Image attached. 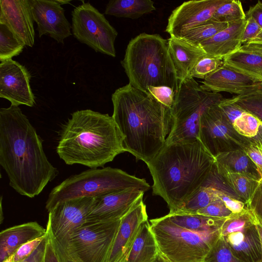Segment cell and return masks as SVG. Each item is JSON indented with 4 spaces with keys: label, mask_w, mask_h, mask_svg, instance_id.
<instances>
[{
    "label": "cell",
    "mask_w": 262,
    "mask_h": 262,
    "mask_svg": "<svg viewBox=\"0 0 262 262\" xmlns=\"http://www.w3.org/2000/svg\"><path fill=\"white\" fill-rule=\"evenodd\" d=\"M42 142L18 106L0 109V164L10 186L30 198L38 195L58 174Z\"/></svg>",
    "instance_id": "1"
},
{
    "label": "cell",
    "mask_w": 262,
    "mask_h": 262,
    "mask_svg": "<svg viewBox=\"0 0 262 262\" xmlns=\"http://www.w3.org/2000/svg\"><path fill=\"white\" fill-rule=\"evenodd\" d=\"M112 117L126 151L146 164L165 145L172 123L171 108L129 83L112 95Z\"/></svg>",
    "instance_id": "2"
},
{
    "label": "cell",
    "mask_w": 262,
    "mask_h": 262,
    "mask_svg": "<svg viewBox=\"0 0 262 262\" xmlns=\"http://www.w3.org/2000/svg\"><path fill=\"white\" fill-rule=\"evenodd\" d=\"M214 164L215 158L198 139L165 144L146 164L152 194L166 202L169 213H174L204 184Z\"/></svg>",
    "instance_id": "3"
},
{
    "label": "cell",
    "mask_w": 262,
    "mask_h": 262,
    "mask_svg": "<svg viewBox=\"0 0 262 262\" xmlns=\"http://www.w3.org/2000/svg\"><path fill=\"white\" fill-rule=\"evenodd\" d=\"M56 151L67 165L97 168L126 151L112 116L87 109L73 113L62 125Z\"/></svg>",
    "instance_id": "4"
},
{
    "label": "cell",
    "mask_w": 262,
    "mask_h": 262,
    "mask_svg": "<svg viewBox=\"0 0 262 262\" xmlns=\"http://www.w3.org/2000/svg\"><path fill=\"white\" fill-rule=\"evenodd\" d=\"M121 63L134 88L146 92L149 86H167L177 94L180 82L168 40L159 34L142 33L132 38Z\"/></svg>",
    "instance_id": "5"
},
{
    "label": "cell",
    "mask_w": 262,
    "mask_h": 262,
    "mask_svg": "<svg viewBox=\"0 0 262 262\" xmlns=\"http://www.w3.org/2000/svg\"><path fill=\"white\" fill-rule=\"evenodd\" d=\"M150 186L144 179L118 168H90L73 175L53 188L49 194L46 209L49 212L58 203L76 198H95L130 188L144 192Z\"/></svg>",
    "instance_id": "6"
},
{
    "label": "cell",
    "mask_w": 262,
    "mask_h": 262,
    "mask_svg": "<svg viewBox=\"0 0 262 262\" xmlns=\"http://www.w3.org/2000/svg\"><path fill=\"white\" fill-rule=\"evenodd\" d=\"M120 222H86L60 241L52 235L60 262H108Z\"/></svg>",
    "instance_id": "7"
},
{
    "label": "cell",
    "mask_w": 262,
    "mask_h": 262,
    "mask_svg": "<svg viewBox=\"0 0 262 262\" xmlns=\"http://www.w3.org/2000/svg\"><path fill=\"white\" fill-rule=\"evenodd\" d=\"M159 253L168 262H203L221 235L196 232L172 222L167 215L150 221Z\"/></svg>",
    "instance_id": "8"
},
{
    "label": "cell",
    "mask_w": 262,
    "mask_h": 262,
    "mask_svg": "<svg viewBox=\"0 0 262 262\" xmlns=\"http://www.w3.org/2000/svg\"><path fill=\"white\" fill-rule=\"evenodd\" d=\"M223 99L220 93L202 89L192 77L180 82L171 108L172 123L165 144L198 139L202 115Z\"/></svg>",
    "instance_id": "9"
},
{
    "label": "cell",
    "mask_w": 262,
    "mask_h": 262,
    "mask_svg": "<svg viewBox=\"0 0 262 262\" xmlns=\"http://www.w3.org/2000/svg\"><path fill=\"white\" fill-rule=\"evenodd\" d=\"M72 31L74 36L96 52L116 57V29L103 14L89 2L82 3L72 11Z\"/></svg>",
    "instance_id": "10"
},
{
    "label": "cell",
    "mask_w": 262,
    "mask_h": 262,
    "mask_svg": "<svg viewBox=\"0 0 262 262\" xmlns=\"http://www.w3.org/2000/svg\"><path fill=\"white\" fill-rule=\"evenodd\" d=\"M257 222L253 213L246 208L227 217L221 229V235L233 253L244 262L261 261Z\"/></svg>",
    "instance_id": "11"
},
{
    "label": "cell",
    "mask_w": 262,
    "mask_h": 262,
    "mask_svg": "<svg viewBox=\"0 0 262 262\" xmlns=\"http://www.w3.org/2000/svg\"><path fill=\"white\" fill-rule=\"evenodd\" d=\"M198 139L214 158L224 152L244 150L250 141L234 129L218 104L210 107L202 115Z\"/></svg>",
    "instance_id": "12"
},
{
    "label": "cell",
    "mask_w": 262,
    "mask_h": 262,
    "mask_svg": "<svg viewBox=\"0 0 262 262\" xmlns=\"http://www.w3.org/2000/svg\"><path fill=\"white\" fill-rule=\"evenodd\" d=\"M94 198L84 197L58 203L48 214L47 224L54 238L60 241L86 222Z\"/></svg>",
    "instance_id": "13"
},
{
    "label": "cell",
    "mask_w": 262,
    "mask_h": 262,
    "mask_svg": "<svg viewBox=\"0 0 262 262\" xmlns=\"http://www.w3.org/2000/svg\"><path fill=\"white\" fill-rule=\"evenodd\" d=\"M31 75L25 67L12 59L1 61L0 97L12 105L33 107L35 97L30 86Z\"/></svg>",
    "instance_id": "14"
},
{
    "label": "cell",
    "mask_w": 262,
    "mask_h": 262,
    "mask_svg": "<svg viewBox=\"0 0 262 262\" xmlns=\"http://www.w3.org/2000/svg\"><path fill=\"white\" fill-rule=\"evenodd\" d=\"M226 0H194L176 8L168 17L165 31L181 38L187 31L210 20Z\"/></svg>",
    "instance_id": "15"
},
{
    "label": "cell",
    "mask_w": 262,
    "mask_h": 262,
    "mask_svg": "<svg viewBox=\"0 0 262 262\" xmlns=\"http://www.w3.org/2000/svg\"><path fill=\"white\" fill-rule=\"evenodd\" d=\"M34 21L37 24L38 36H49L58 43L72 35V26L64 15L59 1L29 0Z\"/></svg>",
    "instance_id": "16"
},
{
    "label": "cell",
    "mask_w": 262,
    "mask_h": 262,
    "mask_svg": "<svg viewBox=\"0 0 262 262\" xmlns=\"http://www.w3.org/2000/svg\"><path fill=\"white\" fill-rule=\"evenodd\" d=\"M144 192L139 188H130L94 198L86 222H106L121 220Z\"/></svg>",
    "instance_id": "17"
},
{
    "label": "cell",
    "mask_w": 262,
    "mask_h": 262,
    "mask_svg": "<svg viewBox=\"0 0 262 262\" xmlns=\"http://www.w3.org/2000/svg\"><path fill=\"white\" fill-rule=\"evenodd\" d=\"M34 21L29 0H0V24L30 47L35 41Z\"/></svg>",
    "instance_id": "18"
},
{
    "label": "cell",
    "mask_w": 262,
    "mask_h": 262,
    "mask_svg": "<svg viewBox=\"0 0 262 262\" xmlns=\"http://www.w3.org/2000/svg\"><path fill=\"white\" fill-rule=\"evenodd\" d=\"M143 196L121 219L108 262H117L126 258L140 226L148 220Z\"/></svg>",
    "instance_id": "19"
},
{
    "label": "cell",
    "mask_w": 262,
    "mask_h": 262,
    "mask_svg": "<svg viewBox=\"0 0 262 262\" xmlns=\"http://www.w3.org/2000/svg\"><path fill=\"white\" fill-rule=\"evenodd\" d=\"M201 82V87L208 91L216 93L225 92L239 95L253 90L262 81L224 63Z\"/></svg>",
    "instance_id": "20"
},
{
    "label": "cell",
    "mask_w": 262,
    "mask_h": 262,
    "mask_svg": "<svg viewBox=\"0 0 262 262\" xmlns=\"http://www.w3.org/2000/svg\"><path fill=\"white\" fill-rule=\"evenodd\" d=\"M246 23V19L229 23L226 28L201 42L199 47L207 55L223 59L235 52L242 46Z\"/></svg>",
    "instance_id": "21"
},
{
    "label": "cell",
    "mask_w": 262,
    "mask_h": 262,
    "mask_svg": "<svg viewBox=\"0 0 262 262\" xmlns=\"http://www.w3.org/2000/svg\"><path fill=\"white\" fill-rule=\"evenodd\" d=\"M47 230L36 222L7 228L0 233V262L13 255L25 243L46 234Z\"/></svg>",
    "instance_id": "22"
},
{
    "label": "cell",
    "mask_w": 262,
    "mask_h": 262,
    "mask_svg": "<svg viewBox=\"0 0 262 262\" xmlns=\"http://www.w3.org/2000/svg\"><path fill=\"white\" fill-rule=\"evenodd\" d=\"M169 54L179 82L190 76L193 68L207 55L200 47H195L181 38L170 37L167 39Z\"/></svg>",
    "instance_id": "23"
},
{
    "label": "cell",
    "mask_w": 262,
    "mask_h": 262,
    "mask_svg": "<svg viewBox=\"0 0 262 262\" xmlns=\"http://www.w3.org/2000/svg\"><path fill=\"white\" fill-rule=\"evenodd\" d=\"M223 61L233 69L262 81V46L242 45Z\"/></svg>",
    "instance_id": "24"
},
{
    "label": "cell",
    "mask_w": 262,
    "mask_h": 262,
    "mask_svg": "<svg viewBox=\"0 0 262 262\" xmlns=\"http://www.w3.org/2000/svg\"><path fill=\"white\" fill-rule=\"evenodd\" d=\"M215 166L221 175L241 173L259 181L261 180L255 165L243 149L219 154L215 157Z\"/></svg>",
    "instance_id": "25"
},
{
    "label": "cell",
    "mask_w": 262,
    "mask_h": 262,
    "mask_svg": "<svg viewBox=\"0 0 262 262\" xmlns=\"http://www.w3.org/2000/svg\"><path fill=\"white\" fill-rule=\"evenodd\" d=\"M158 254L157 243L147 220L140 226L125 262H154Z\"/></svg>",
    "instance_id": "26"
},
{
    "label": "cell",
    "mask_w": 262,
    "mask_h": 262,
    "mask_svg": "<svg viewBox=\"0 0 262 262\" xmlns=\"http://www.w3.org/2000/svg\"><path fill=\"white\" fill-rule=\"evenodd\" d=\"M155 10L154 2L151 0H111L106 5L104 13L136 19Z\"/></svg>",
    "instance_id": "27"
},
{
    "label": "cell",
    "mask_w": 262,
    "mask_h": 262,
    "mask_svg": "<svg viewBox=\"0 0 262 262\" xmlns=\"http://www.w3.org/2000/svg\"><path fill=\"white\" fill-rule=\"evenodd\" d=\"M176 224L196 232H214L221 230L226 218H218L198 214L168 213Z\"/></svg>",
    "instance_id": "28"
},
{
    "label": "cell",
    "mask_w": 262,
    "mask_h": 262,
    "mask_svg": "<svg viewBox=\"0 0 262 262\" xmlns=\"http://www.w3.org/2000/svg\"><path fill=\"white\" fill-rule=\"evenodd\" d=\"M223 193L225 192L210 186L202 185L177 212L173 213L196 214L200 209L220 199Z\"/></svg>",
    "instance_id": "29"
},
{
    "label": "cell",
    "mask_w": 262,
    "mask_h": 262,
    "mask_svg": "<svg viewBox=\"0 0 262 262\" xmlns=\"http://www.w3.org/2000/svg\"><path fill=\"white\" fill-rule=\"evenodd\" d=\"M221 176L246 205L251 199L259 183V181L241 173H228Z\"/></svg>",
    "instance_id": "30"
},
{
    "label": "cell",
    "mask_w": 262,
    "mask_h": 262,
    "mask_svg": "<svg viewBox=\"0 0 262 262\" xmlns=\"http://www.w3.org/2000/svg\"><path fill=\"white\" fill-rule=\"evenodd\" d=\"M228 26L227 23L210 19L187 31L181 38L191 45L199 47L201 42L210 38Z\"/></svg>",
    "instance_id": "31"
},
{
    "label": "cell",
    "mask_w": 262,
    "mask_h": 262,
    "mask_svg": "<svg viewBox=\"0 0 262 262\" xmlns=\"http://www.w3.org/2000/svg\"><path fill=\"white\" fill-rule=\"evenodd\" d=\"M230 102L262 122V82L253 90L229 98Z\"/></svg>",
    "instance_id": "32"
},
{
    "label": "cell",
    "mask_w": 262,
    "mask_h": 262,
    "mask_svg": "<svg viewBox=\"0 0 262 262\" xmlns=\"http://www.w3.org/2000/svg\"><path fill=\"white\" fill-rule=\"evenodd\" d=\"M25 43L5 25L0 24V61L12 59L23 51Z\"/></svg>",
    "instance_id": "33"
},
{
    "label": "cell",
    "mask_w": 262,
    "mask_h": 262,
    "mask_svg": "<svg viewBox=\"0 0 262 262\" xmlns=\"http://www.w3.org/2000/svg\"><path fill=\"white\" fill-rule=\"evenodd\" d=\"M245 19L246 13L239 1L226 0L216 9L211 19L229 23Z\"/></svg>",
    "instance_id": "34"
},
{
    "label": "cell",
    "mask_w": 262,
    "mask_h": 262,
    "mask_svg": "<svg viewBox=\"0 0 262 262\" xmlns=\"http://www.w3.org/2000/svg\"><path fill=\"white\" fill-rule=\"evenodd\" d=\"M203 262H244L232 252L220 235L205 256Z\"/></svg>",
    "instance_id": "35"
},
{
    "label": "cell",
    "mask_w": 262,
    "mask_h": 262,
    "mask_svg": "<svg viewBox=\"0 0 262 262\" xmlns=\"http://www.w3.org/2000/svg\"><path fill=\"white\" fill-rule=\"evenodd\" d=\"M234 129L241 135L252 138L256 136L262 122L257 117L245 112L233 123Z\"/></svg>",
    "instance_id": "36"
},
{
    "label": "cell",
    "mask_w": 262,
    "mask_h": 262,
    "mask_svg": "<svg viewBox=\"0 0 262 262\" xmlns=\"http://www.w3.org/2000/svg\"><path fill=\"white\" fill-rule=\"evenodd\" d=\"M224 64L223 59L206 55L196 63L190 73V76L204 79Z\"/></svg>",
    "instance_id": "37"
},
{
    "label": "cell",
    "mask_w": 262,
    "mask_h": 262,
    "mask_svg": "<svg viewBox=\"0 0 262 262\" xmlns=\"http://www.w3.org/2000/svg\"><path fill=\"white\" fill-rule=\"evenodd\" d=\"M246 20L242 45L262 46V27L250 16H246Z\"/></svg>",
    "instance_id": "38"
},
{
    "label": "cell",
    "mask_w": 262,
    "mask_h": 262,
    "mask_svg": "<svg viewBox=\"0 0 262 262\" xmlns=\"http://www.w3.org/2000/svg\"><path fill=\"white\" fill-rule=\"evenodd\" d=\"M146 92L169 108L172 106L177 95L172 88L167 86H149Z\"/></svg>",
    "instance_id": "39"
},
{
    "label": "cell",
    "mask_w": 262,
    "mask_h": 262,
    "mask_svg": "<svg viewBox=\"0 0 262 262\" xmlns=\"http://www.w3.org/2000/svg\"><path fill=\"white\" fill-rule=\"evenodd\" d=\"M196 214L213 217L227 218L232 213L227 208L224 202L220 199L200 209Z\"/></svg>",
    "instance_id": "40"
},
{
    "label": "cell",
    "mask_w": 262,
    "mask_h": 262,
    "mask_svg": "<svg viewBox=\"0 0 262 262\" xmlns=\"http://www.w3.org/2000/svg\"><path fill=\"white\" fill-rule=\"evenodd\" d=\"M249 139L244 151L255 165L262 180V141L255 137Z\"/></svg>",
    "instance_id": "41"
},
{
    "label": "cell",
    "mask_w": 262,
    "mask_h": 262,
    "mask_svg": "<svg viewBox=\"0 0 262 262\" xmlns=\"http://www.w3.org/2000/svg\"><path fill=\"white\" fill-rule=\"evenodd\" d=\"M46 236V234L21 246L13 254L12 262H20L29 257L37 249Z\"/></svg>",
    "instance_id": "42"
},
{
    "label": "cell",
    "mask_w": 262,
    "mask_h": 262,
    "mask_svg": "<svg viewBox=\"0 0 262 262\" xmlns=\"http://www.w3.org/2000/svg\"><path fill=\"white\" fill-rule=\"evenodd\" d=\"M246 207L250 210L256 216L258 221L262 225V180Z\"/></svg>",
    "instance_id": "43"
},
{
    "label": "cell",
    "mask_w": 262,
    "mask_h": 262,
    "mask_svg": "<svg viewBox=\"0 0 262 262\" xmlns=\"http://www.w3.org/2000/svg\"><path fill=\"white\" fill-rule=\"evenodd\" d=\"M218 106L232 124L245 112L238 106L230 102L229 99L224 98L219 102Z\"/></svg>",
    "instance_id": "44"
},
{
    "label": "cell",
    "mask_w": 262,
    "mask_h": 262,
    "mask_svg": "<svg viewBox=\"0 0 262 262\" xmlns=\"http://www.w3.org/2000/svg\"><path fill=\"white\" fill-rule=\"evenodd\" d=\"M220 199L233 214L241 213L247 208L245 203L226 193L220 196Z\"/></svg>",
    "instance_id": "45"
},
{
    "label": "cell",
    "mask_w": 262,
    "mask_h": 262,
    "mask_svg": "<svg viewBox=\"0 0 262 262\" xmlns=\"http://www.w3.org/2000/svg\"><path fill=\"white\" fill-rule=\"evenodd\" d=\"M47 238L43 262H60L53 246L49 226L47 224Z\"/></svg>",
    "instance_id": "46"
},
{
    "label": "cell",
    "mask_w": 262,
    "mask_h": 262,
    "mask_svg": "<svg viewBox=\"0 0 262 262\" xmlns=\"http://www.w3.org/2000/svg\"><path fill=\"white\" fill-rule=\"evenodd\" d=\"M46 236L32 254L25 260L20 262H43L46 243Z\"/></svg>",
    "instance_id": "47"
},
{
    "label": "cell",
    "mask_w": 262,
    "mask_h": 262,
    "mask_svg": "<svg viewBox=\"0 0 262 262\" xmlns=\"http://www.w3.org/2000/svg\"><path fill=\"white\" fill-rule=\"evenodd\" d=\"M245 13L246 16L252 17L262 27V3L260 1H258L254 6L250 7Z\"/></svg>",
    "instance_id": "48"
},
{
    "label": "cell",
    "mask_w": 262,
    "mask_h": 262,
    "mask_svg": "<svg viewBox=\"0 0 262 262\" xmlns=\"http://www.w3.org/2000/svg\"><path fill=\"white\" fill-rule=\"evenodd\" d=\"M256 226L258 231V233L260 236V243H261V261L262 262V225L258 221L256 224Z\"/></svg>",
    "instance_id": "49"
},
{
    "label": "cell",
    "mask_w": 262,
    "mask_h": 262,
    "mask_svg": "<svg viewBox=\"0 0 262 262\" xmlns=\"http://www.w3.org/2000/svg\"><path fill=\"white\" fill-rule=\"evenodd\" d=\"M154 262H168L165 258H164L159 253Z\"/></svg>",
    "instance_id": "50"
},
{
    "label": "cell",
    "mask_w": 262,
    "mask_h": 262,
    "mask_svg": "<svg viewBox=\"0 0 262 262\" xmlns=\"http://www.w3.org/2000/svg\"><path fill=\"white\" fill-rule=\"evenodd\" d=\"M2 198L1 200V223H2L3 217V213H2Z\"/></svg>",
    "instance_id": "51"
},
{
    "label": "cell",
    "mask_w": 262,
    "mask_h": 262,
    "mask_svg": "<svg viewBox=\"0 0 262 262\" xmlns=\"http://www.w3.org/2000/svg\"><path fill=\"white\" fill-rule=\"evenodd\" d=\"M125 261H126V258H124V259H122V260H120L119 261H117V262H125Z\"/></svg>",
    "instance_id": "52"
},
{
    "label": "cell",
    "mask_w": 262,
    "mask_h": 262,
    "mask_svg": "<svg viewBox=\"0 0 262 262\" xmlns=\"http://www.w3.org/2000/svg\"><path fill=\"white\" fill-rule=\"evenodd\" d=\"M261 3H262V1H260Z\"/></svg>",
    "instance_id": "53"
}]
</instances>
